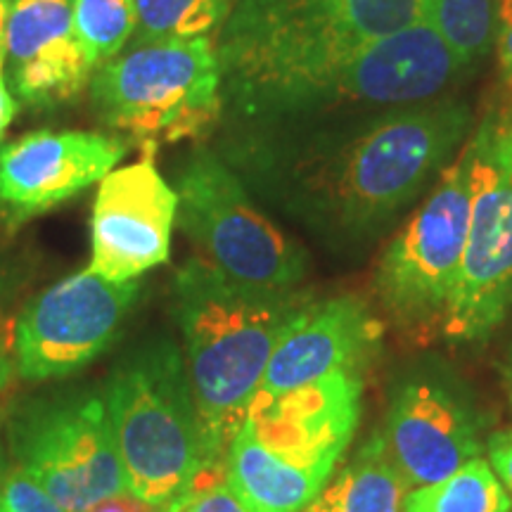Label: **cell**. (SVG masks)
<instances>
[{
    "label": "cell",
    "instance_id": "cell-19",
    "mask_svg": "<svg viewBox=\"0 0 512 512\" xmlns=\"http://www.w3.org/2000/svg\"><path fill=\"white\" fill-rule=\"evenodd\" d=\"M136 27L133 46L190 41L209 36L226 22L233 0H133Z\"/></svg>",
    "mask_w": 512,
    "mask_h": 512
},
{
    "label": "cell",
    "instance_id": "cell-7",
    "mask_svg": "<svg viewBox=\"0 0 512 512\" xmlns=\"http://www.w3.org/2000/svg\"><path fill=\"white\" fill-rule=\"evenodd\" d=\"M470 183V219L446 337L484 339L512 304V114L491 112L460 152Z\"/></svg>",
    "mask_w": 512,
    "mask_h": 512
},
{
    "label": "cell",
    "instance_id": "cell-23",
    "mask_svg": "<svg viewBox=\"0 0 512 512\" xmlns=\"http://www.w3.org/2000/svg\"><path fill=\"white\" fill-rule=\"evenodd\" d=\"M159 512H247L226 484L223 465H211L197 477L188 494Z\"/></svg>",
    "mask_w": 512,
    "mask_h": 512
},
{
    "label": "cell",
    "instance_id": "cell-29",
    "mask_svg": "<svg viewBox=\"0 0 512 512\" xmlns=\"http://www.w3.org/2000/svg\"><path fill=\"white\" fill-rule=\"evenodd\" d=\"M302 512H342V477L337 475L335 482L325 486L316 501Z\"/></svg>",
    "mask_w": 512,
    "mask_h": 512
},
{
    "label": "cell",
    "instance_id": "cell-26",
    "mask_svg": "<svg viewBox=\"0 0 512 512\" xmlns=\"http://www.w3.org/2000/svg\"><path fill=\"white\" fill-rule=\"evenodd\" d=\"M489 460L505 491L512 494V430H501L489 439Z\"/></svg>",
    "mask_w": 512,
    "mask_h": 512
},
{
    "label": "cell",
    "instance_id": "cell-20",
    "mask_svg": "<svg viewBox=\"0 0 512 512\" xmlns=\"http://www.w3.org/2000/svg\"><path fill=\"white\" fill-rule=\"evenodd\" d=\"M427 22L467 69L496 46V0H425Z\"/></svg>",
    "mask_w": 512,
    "mask_h": 512
},
{
    "label": "cell",
    "instance_id": "cell-18",
    "mask_svg": "<svg viewBox=\"0 0 512 512\" xmlns=\"http://www.w3.org/2000/svg\"><path fill=\"white\" fill-rule=\"evenodd\" d=\"M401 512H512V501L491 465L472 458L441 482L408 491Z\"/></svg>",
    "mask_w": 512,
    "mask_h": 512
},
{
    "label": "cell",
    "instance_id": "cell-8",
    "mask_svg": "<svg viewBox=\"0 0 512 512\" xmlns=\"http://www.w3.org/2000/svg\"><path fill=\"white\" fill-rule=\"evenodd\" d=\"M176 221L197 259L233 283L290 292L309 271L306 252L249 200L240 178L211 152H195L176 181Z\"/></svg>",
    "mask_w": 512,
    "mask_h": 512
},
{
    "label": "cell",
    "instance_id": "cell-11",
    "mask_svg": "<svg viewBox=\"0 0 512 512\" xmlns=\"http://www.w3.org/2000/svg\"><path fill=\"white\" fill-rule=\"evenodd\" d=\"M138 297V280L112 283L91 268L48 287L17 323L19 375L41 382L86 368L112 347Z\"/></svg>",
    "mask_w": 512,
    "mask_h": 512
},
{
    "label": "cell",
    "instance_id": "cell-3",
    "mask_svg": "<svg viewBox=\"0 0 512 512\" xmlns=\"http://www.w3.org/2000/svg\"><path fill=\"white\" fill-rule=\"evenodd\" d=\"M470 126L472 112L460 100L382 114L342 140L311 147L302 185L339 228L363 233L406 207L444 169Z\"/></svg>",
    "mask_w": 512,
    "mask_h": 512
},
{
    "label": "cell",
    "instance_id": "cell-12",
    "mask_svg": "<svg viewBox=\"0 0 512 512\" xmlns=\"http://www.w3.org/2000/svg\"><path fill=\"white\" fill-rule=\"evenodd\" d=\"M178 195L155 159L114 169L100 181L91 216V271L128 283L162 266L171 254Z\"/></svg>",
    "mask_w": 512,
    "mask_h": 512
},
{
    "label": "cell",
    "instance_id": "cell-14",
    "mask_svg": "<svg viewBox=\"0 0 512 512\" xmlns=\"http://www.w3.org/2000/svg\"><path fill=\"white\" fill-rule=\"evenodd\" d=\"M380 335V323L358 297L304 302L275 344L254 401L280 399L330 375H361Z\"/></svg>",
    "mask_w": 512,
    "mask_h": 512
},
{
    "label": "cell",
    "instance_id": "cell-27",
    "mask_svg": "<svg viewBox=\"0 0 512 512\" xmlns=\"http://www.w3.org/2000/svg\"><path fill=\"white\" fill-rule=\"evenodd\" d=\"M86 512H159L152 505H147L145 501H140L138 496L128 494V491H121L117 496L105 498V501L95 503L91 510Z\"/></svg>",
    "mask_w": 512,
    "mask_h": 512
},
{
    "label": "cell",
    "instance_id": "cell-24",
    "mask_svg": "<svg viewBox=\"0 0 512 512\" xmlns=\"http://www.w3.org/2000/svg\"><path fill=\"white\" fill-rule=\"evenodd\" d=\"M0 505L5 512H69L19 467L0 479Z\"/></svg>",
    "mask_w": 512,
    "mask_h": 512
},
{
    "label": "cell",
    "instance_id": "cell-5",
    "mask_svg": "<svg viewBox=\"0 0 512 512\" xmlns=\"http://www.w3.org/2000/svg\"><path fill=\"white\" fill-rule=\"evenodd\" d=\"M126 491L164 510L211 467L181 349L155 339L112 370L105 389Z\"/></svg>",
    "mask_w": 512,
    "mask_h": 512
},
{
    "label": "cell",
    "instance_id": "cell-25",
    "mask_svg": "<svg viewBox=\"0 0 512 512\" xmlns=\"http://www.w3.org/2000/svg\"><path fill=\"white\" fill-rule=\"evenodd\" d=\"M496 17H498V36H496L498 64H501L505 83L512 88V0H496Z\"/></svg>",
    "mask_w": 512,
    "mask_h": 512
},
{
    "label": "cell",
    "instance_id": "cell-31",
    "mask_svg": "<svg viewBox=\"0 0 512 512\" xmlns=\"http://www.w3.org/2000/svg\"><path fill=\"white\" fill-rule=\"evenodd\" d=\"M10 5L12 0H0V43H3V36H5V24H8Z\"/></svg>",
    "mask_w": 512,
    "mask_h": 512
},
{
    "label": "cell",
    "instance_id": "cell-30",
    "mask_svg": "<svg viewBox=\"0 0 512 512\" xmlns=\"http://www.w3.org/2000/svg\"><path fill=\"white\" fill-rule=\"evenodd\" d=\"M8 380H10V361H8V356H5L3 344H0V394H3ZM0 470H3V460H0Z\"/></svg>",
    "mask_w": 512,
    "mask_h": 512
},
{
    "label": "cell",
    "instance_id": "cell-21",
    "mask_svg": "<svg viewBox=\"0 0 512 512\" xmlns=\"http://www.w3.org/2000/svg\"><path fill=\"white\" fill-rule=\"evenodd\" d=\"M339 477H342V512H401L403 501L411 491L384 451L382 437L370 439Z\"/></svg>",
    "mask_w": 512,
    "mask_h": 512
},
{
    "label": "cell",
    "instance_id": "cell-28",
    "mask_svg": "<svg viewBox=\"0 0 512 512\" xmlns=\"http://www.w3.org/2000/svg\"><path fill=\"white\" fill-rule=\"evenodd\" d=\"M17 117V102L12 98L8 76H5V55H3V43H0V138L5 136L12 119Z\"/></svg>",
    "mask_w": 512,
    "mask_h": 512
},
{
    "label": "cell",
    "instance_id": "cell-22",
    "mask_svg": "<svg viewBox=\"0 0 512 512\" xmlns=\"http://www.w3.org/2000/svg\"><path fill=\"white\" fill-rule=\"evenodd\" d=\"M136 27L133 0H74V29L93 67L112 62Z\"/></svg>",
    "mask_w": 512,
    "mask_h": 512
},
{
    "label": "cell",
    "instance_id": "cell-2",
    "mask_svg": "<svg viewBox=\"0 0 512 512\" xmlns=\"http://www.w3.org/2000/svg\"><path fill=\"white\" fill-rule=\"evenodd\" d=\"M299 294L233 283L195 256L176 273L174 316L211 465L226 463Z\"/></svg>",
    "mask_w": 512,
    "mask_h": 512
},
{
    "label": "cell",
    "instance_id": "cell-15",
    "mask_svg": "<svg viewBox=\"0 0 512 512\" xmlns=\"http://www.w3.org/2000/svg\"><path fill=\"white\" fill-rule=\"evenodd\" d=\"M3 55L10 91L31 107L76 98L95 69L76 38L74 0H12Z\"/></svg>",
    "mask_w": 512,
    "mask_h": 512
},
{
    "label": "cell",
    "instance_id": "cell-17",
    "mask_svg": "<svg viewBox=\"0 0 512 512\" xmlns=\"http://www.w3.org/2000/svg\"><path fill=\"white\" fill-rule=\"evenodd\" d=\"M382 444L411 489L441 482L479 453L472 415L434 382H413L401 389Z\"/></svg>",
    "mask_w": 512,
    "mask_h": 512
},
{
    "label": "cell",
    "instance_id": "cell-16",
    "mask_svg": "<svg viewBox=\"0 0 512 512\" xmlns=\"http://www.w3.org/2000/svg\"><path fill=\"white\" fill-rule=\"evenodd\" d=\"M463 69L437 31L418 22L358 50L332 86L328 105H420Z\"/></svg>",
    "mask_w": 512,
    "mask_h": 512
},
{
    "label": "cell",
    "instance_id": "cell-13",
    "mask_svg": "<svg viewBox=\"0 0 512 512\" xmlns=\"http://www.w3.org/2000/svg\"><path fill=\"white\" fill-rule=\"evenodd\" d=\"M121 138L41 131L0 147V214L12 226L60 207L100 183L126 157Z\"/></svg>",
    "mask_w": 512,
    "mask_h": 512
},
{
    "label": "cell",
    "instance_id": "cell-9",
    "mask_svg": "<svg viewBox=\"0 0 512 512\" xmlns=\"http://www.w3.org/2000/svg\"><path fill=\"white\" fill-rule=\"evenodd\" d=\"M10 446L19 470L69 512H86L126 491L124 467L100 394L29 403L10 422Z\"/></svg>",
    "mask_w": 512,
    "mask_h": 512
},
{
    "label": "cell",
    "instance_id": "cell-10",
    "mask_svg": "<svg viewBox=\"0 0 512 512\" xmlns=\"http://www.w3.org/2000/svg\"><path fill=\"white\" fill-rule=\"evenodd\" d=\"M470 219L465 159L441 171L432 195L384 249L375 292L396 323L422 325L441 318L456 287Z\"/></svg>",
    "mask_w": 512,
    "mask_h": 512
},
{
    "label": "cell",
    "instance_id": "cell-32",
    "mask_svg": "<svg viewBox=\"0 0 512 512\" xmlns=\"http://www.w3.org/2000/svg\"><path fill=\"white\" fill-rule=\"evenodd\" d=\"M0 512H5V508H3V505H0Z\"/></svg>",
    "mask_w": 512,
    "mask_h": 512
},
{
    "label": "cell",
    "instance_id": "cell-4",
    "mask_svg": "<svg viewBox=\"0 0 512 512\" xmlns=\"http://www.w3.org/2000/svg\"><path fill=\"white\" fill-rule=\"evenodd\" d=\"M361 375L339 373L271 401H254L228 448L226 484L247 512H302L354 437Z\"/></svg>",
    "mask_w": 512,
    "mask_h": 512
},
{
    "label": "cell",
    "instance_id": "cell-6",
    "mask_svg": "<svg viewBox=\"0 0 512 512\" xmlns=\"http://www.w3.org/2000/svg\"><path fill=\"white\" fill-rule=\"evenodd\" d=\"M91 98L105 124L155 147L204 136L223 107V76L209 36L133 48L102 64Z\"/></svg>",
    "mask_w": 512,
    "mask_h": 512
},
{
    "label": "cell",
    "instance_id": "cell-1",
    "mask_svg": "<svg viewBox=\"0 0 512 512\" xmlns=\"http://www.w3.org/2000/svg\"><path fill=\"white\" fill-rule=\"evenodd\" d=\"M422 15L425 0H235L216 43L223 93L252 117L328 107L358 50Z\"/></svg>",
    "mask_w": 512,
    "mask_h": 512
}]
</instances>
